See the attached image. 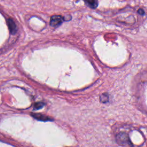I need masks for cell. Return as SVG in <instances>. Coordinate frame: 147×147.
Returning <instances> with one entry per match:
<instances>
[{"mask_svg": "<svg viewBox=\"0 0 147 147\" xmlns=\"http://www.w3.org/2000/svg\"><path fill=\"white\" fill-rule=\"evenodd\" d=\"M116 141L117 143L122 146H132L133 144L129 139V136L126 133H119L116 136Z\"/></svg>", "mask_w": 147, "mask_h": 147, "instance_id": "obj_1", "label": "cell"}, {"mask_svg": "<svg viewBox=\"0 0 147 147\" xmlns=\"http://www.w3.org/2000/svg\"><path fill=\"white\" fill-rule=\"evenodd\" d=\"M64 21V18L60 16H53L51 18L50 25L53 27H57Z\"/></svg>", "mask_w": 147, "mask_h": 147, "instance_id": "obj_2", "label": "cell"}, {"mask_svg": "<svg viewBox=\"0 0 147 147\" xmlns=\"http://www.w3.org/2000/svg\"><path fill=\"white\" fill-rule=\"evenodd\" d=\"M31 115L35 119L39 120V121H51L52 120L51 118H49L48 116H46L45 115L43 114H38V113H32Z\"/></svg>", "mask_w": 147, "mask_h": 147, "instance_id": "obj_3", "label": "cell"}, {"mask_svg": "<svg viewBox=\"0 0 147 147\" xmlns=\"http://www.w3.org/2000/svg\"><path fill=\"white\" fill-rule=\"evenodd\" d=\"M7 23L8 27H9L10 33L11 34L16 33V32H17V26H16V25L15 22H14V21L12 19L9 18V19H8Z\"/></svg>", "mask_w": 147, "mask_h": 147, "instance_id": "obj_4", "label": "cell"}, {"mask_svg": "<svg viewBox=\"0 0 147 147\" xmlns=\"http://www.w3.org/2000/svg\"><path fill=\"white\" fill-rule=\"evenodd\" d=\"M86 4L92 9H95L98 6V0H84Z\"/></svg>", "mask_w": 147, "mask_h": 147, "instance_id": "obj_5", "label": "cell"}, {"mask_svg": "<svg viewBox=\"0 0 147 147\" xmlns=\"http://www.w3.org/2000/svg\"><path fill=\"white\" fill-rule=\"evenodd\" d=\"M100 102H103V103H106L109 100V97L107 94H103L100 97Z\"/></svg>", "mask_w": 147, "mask_h": 147, "instance_id": "obj_6", "label": "cell"}, {"mask_svg": "<svg viewBox=\"0 0 147 147\" xmlns=\"http://www.w3.org/2000/svg\"><path fill=\"white\" fill-rule=\"evenodd\" d=\"M44 104L42 102H37V103H36L34 105V109H36V110H38V109H40L41 108H42L43 106H44Z\"/></svg>", "mask_w": 147, "mask_h": 147, "instance_id": "obj_7", "label": "cell"}, {"mask_svg": "<svg viewBox=\"0 0 147 147\" xmlns=\"http://www.w3.org/2000/svg\"><path fill=\"white\" fill-rule=\"evenodd\" d=\"M138 13L141 14V15H144V11L143 9H140L138 10Z\"/></svg>", "mask_w": 147, "mask_h": 147, "instance_id": "obj_8", "label": "cell"}]
</instances>
